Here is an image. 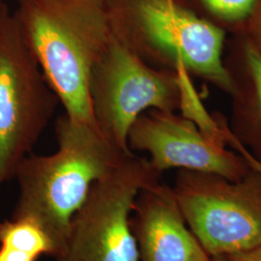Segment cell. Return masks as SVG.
Here are the masks:
<instances>
[{
    "mask_svg": "<svg viewBox=\"0 0 261 261\" xmlns=\"http://www.w3.org/2000/svg\"><path fill=\"white\" fill-rule=\"evenodd\" d=\"M130 227L140 261H212L188 226L172 188L162 182L136 197Z\"/></svg>",
    "mask_w": 261,
    "mask_h": 261,
    "instance_id": "9",
    "label": "cell"
},
{
    "mask_svg": "<svg viewBox=\"0 0 261 261\" xmlns=\"http://www.w3.org/2000/svg\"><path fill=\"white\" fill-rule=\"evenodd\" d=\"M242 34L261 56V0H258L250 18L244 23Z\"/></svg>",
    "mask_w": 261,
    "mask_h": 261,
    "instance_id": "13",
    "label": "cell"
},
{
    "mask_svg": "<svg viewBox=\"0 0 261 261\" xmlns=\"http://www.w3.org/2000/svg\"><path fill=\"white\" fill-rule=\"evenodd\" d=\"M14 15L65 114L95 124L90 76L114 37L108 0H19Z\"/></svg>",
    "mask_w": 261,
    "mask_h": 261,
    "instance_id": "2",
    "label": "cell"
},
{
    "mask_svg": "<svg viewBox=\"0 0 261 261\" xmlns=\"http://www.w3.org/2000/svg\"><path fill=\"white\" fill-rule=\"evenodd\" d=\"M59 105L14 13L0 4V189L14 180Z\"/></svg>",
    "mask_w": 261,
    "mask_h": 261,
    "instance_id": "4",
    "label": "cell"
},
{
    "mask_svg": "<svg viewBox=\"0 0 261 261\" xmlns=\"http://www.w3.org/2000/svg\"><path fill=\"white\" fill-rule=\"evenodd\" d=\"M161 177L148 159L129 153L92 186L72 219L64 252L54 261H140L133 205L140 191Z\"/></svg>",
    "mask_w": 261,
    "mask_h": 261,
    "instance_id": "5",
    "label": "cell"
},
{
    "mask_svg": "<svg viewBox=\"0 0 261 261\" xmlns=\"http://www.w3.org/2000/svg\"><path fill=\"white\" fill-rule=\"evenodd\" d=\"M224 65L232 84L228 129L261 163V56L239 33L238 38L228 42Z\"/></svg>",
    "mask_w": 261,
    "mask_h": 261,
    "instance_id": "10",
    "label": "cell"
},
{
    "mask_svg": "<svg viewBox=\"0 0 261 261\" xmlns=\"http://www.w3.org/2000/svg\"><path fill=\"white\" fill-rule=\"evenodd\" d=\"M56 257L54 243L41 225L28 218H10L0 223V261H38Z\"/></svg>",
    "mask_w": 261,
    "mask_h": 261,
    "instance_id": "11",
    "label": "cell"
},
{
    "mask_svg": "<svg viewBox=\"0 0 261 261\" xmlns=\"http://www.w3.org/2000/svg\"><path fill=\"white\" fill-rule=\"evenodd\" d=\"M112 32L150 66L204 80L230 94L225 31L176 0H108Z\"/></svg>",
    "mask_w": 261,
    "mask_h": 261,
    "instance_id": "3",
    "label": "cell"
},
{
    "mask_svg": "<svg viewBox=\"0 0 261 261\" xmlns=\"http://www.w3.org/2000/svg\"><path fill=\"white\" fill-rule=\"evenodd\" d=\"M225 140L226 144L229 145L231 148H233L238 154H240L243 158L246 160V162L249 164L251 168L256 169L261 173V163L257 161L254 157H252V154L246 149L242 144L234 138L233 135L230 133V130H227L225 132Z\"/></svg>",
    "mask_w": 261,
    "mask_h": 261,
    "instance_id": "15",
    "label": "cell"
},
{
    "mask_svg": "<svg viewBox=\"0 0 261 261\" xmlns=\"http://www.w3.org/2000/svg\"><path fill=\"white\" fill-rule=\"evenodd\" d=\"M56 152L31 153L20 163L14 178L19 196L11 216L41 225L54 243L55 258L64 252L72 219L92 186L132 152L114 145L95 124L65 113L56 122Z\"/></svg>",
    "mask_w": 261,
    "mask_h": 261,
    "instance_id": "1",
    "label": "cell"
},
{
    "mask_svg": "<svg viewBox=\"0 0 261 261\" xmlns=\"http://www.w3.org/2000/svg\"><path fill=\"white\" fill-rule=\"evenodd\" d=\"M186 75L150 66L113 37L89 82L97 128L118 148L130 152L128 134L143 112L181 110Z\"/></svg>",
    "mask_w": 261,
    "mask_h": 261,
    "instance_id": "7",
    "label": "cell"
},
{
    "mask_svg": "<svg viewBox=\"0 0 261 261\" xmlns=\"http://www.w3.org/2000/svg\"><path fill=\"white\" fill-rule=\"evenodd\" d=\"M211 258L212 261H261V243L245 251L221 254Z\"/></svg>",
    "mask_w": 261,
    "mask_h": 261,
    "instance_id": "14",
    "label": "cell"
},
{
    "mask_svg": "<svg viewBox=\"0 0 261 261\" xmlns=\"http://www.w3.org/2000/svg\"><path fill=\"white\" fill-rule=\"evenodd\" d=\"M258 0H200L202 6L216 19L227 23L244 24Z\"/></svg>",
    "mask_w": 261,
    "mask_h": 261,
    "instance_id": "12",
    "label": "cell"
},
{
    "mask_svg": "<svg viewBox=\"0 0 261 261\" xmlns=\"http://www.w3.org/2000/svg\"><path fill=\"white\" fill-rule=\"evenodd\" d=\"M188 226L210 257L261 243V173L239 180L179 169L171 187Z\"/></svg>",
    "mask_w": 261,
    "mask_h": 261,
    "instance_id": "6",
    "label": "cell"
},
{
    "mask_svg": "<svg viewBox=\"0 0 261 261\" xmlns=\"http://www.w3.org/2000/svg\"><path fill=\"white\" fill-rule=\"evenodd\" d=\"M128 146L148 153L151 166L162 174L177 168L239 180L252 170L240 154L226 149L193 119L175 112H143L130 127Z\"/></svg>",
    "mask_w": 261,
    "mask_h": 261,
    "instance_id": "8",
    "label": "cell"
}]
</instances>
